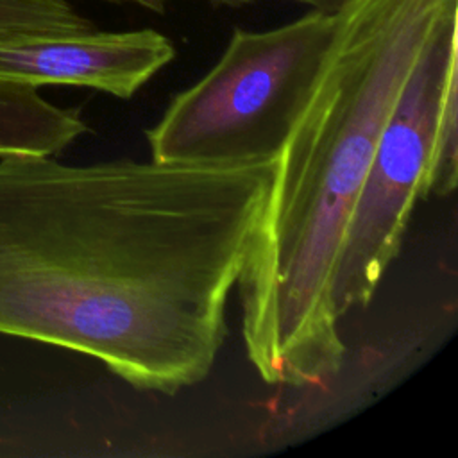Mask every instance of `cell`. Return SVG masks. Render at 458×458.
<instances>
[{"instance_id":"cell-1","label":"cell","mask_w":458,"mask_h":458,"mask_svg":"<svg viewBox=\"0 0 458 458\" xmlns=\"http://www.w3.org/2000/svg\"><path fill=\"white\" fill-rule=\"evenodd\" d=\"M276 161L0 157V333L88 354L138 390L204 381Z\"/></svg>"},{"instance_id":"cell-2","label":"cell","mask_w":458,"mask_h":458,"mask_svg":"<svg viewBox=\"0 0 458 458\" xmlns=\"http://www.w3.org/2000/svg\"><path fill=\"white\" fill-rule=\"evenodd\" d=\"M458 0H344L317 89L276 161L238 279L249 361L268 385H318L345 345L333 290L379 132Z\"/></svg>"},{"instance_id":"cell-3","label":"cell","mask_w":458,"mask_h":458,"mask_svg":"<svg viewBox=\"0 0 458 458\" xmlns=\"http://www.w3.org/2000/svg\"><path fill=\"white\" fill-rule=\"evenodd\" d=\"M335 13L308 9L267 30L234 29L218 61L145 131L150 159L184 166L276 161L320 81Z\"/></svg>"},{"instance_id":"cell-4","label":"cell","mask_w":458,"mask_h":458,"mask_svg":"<svg viewBox=\"0 0 458 458\" xmlns=\"http://www.w3.org/2000/svg\"><path fill=\"white\" fill-rule=\"evenodd\" d=\"M456 98L458 9H453L428 38L379 132L336 263L333 301L340 320L369 306L397 258L415 202L426 199L440 118Z\"/></svg>"},{"instance_id":"cell-5","label":"cell","mask_w":458,"mask_h":458,"mask_svg":"<svg viewBox=\"0 0 458 458\" xmlns=\"http://www.w3.org/2000/svg\"><path fill=\"white\" fill-rule=\"evenodd\" d=\"M175 57L156 29L0 39V79L30 86H81L131 98Z\"/></svg>"},{"instance_id":"cell-6","label":"cell","mask_w":458,"mask_h":458,"mask_svg":"<svg viewBox=\"0 0 458 458\" xmlns=\"http://www.w3.org/2000/svg\"><path fill=\"white\" fill-rule=\"evenodd\" d=\"M88 131L79 109L52 104L36 86L0 79V157L55 156Z\"/></svg>"},{"instance_id":"cell-7","label":"cell","mask_w":458,"mask_h":458,"mask_svg":"<svg viewBox=\"0 0 458 458\" xmlns=\"http://www.w3.org/2000/svg\"><path fill=\"white\" fill-rule=\"evenodd\" d=\"M95 25L70 0H0V39L86 32Z\"/></svg>"},{"instance_id":"cell-8","label":"cell","mask_w":458,"mask_h":458,"mask_svg":"<svg viewBox=\"0 0 458 458\" xmlns=\"http://www.w3.org/2000/svg\"><path fill=\"white\" fill-rule=\"evenodd\" d=\"M102 2L118 4V5H123V4L136 5L145 11L163 13L172 0H102ZM204 2L211 4L213 7H229V9H242V7H249V5H256V4H263V2H290L295 5L306 7V9L333 13L344 0H204Z\"/></svg>"}]
</instances>
